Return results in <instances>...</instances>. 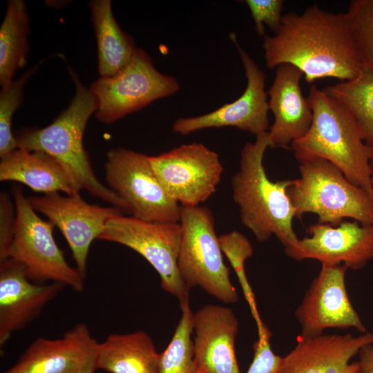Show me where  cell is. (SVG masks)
Returning <instances> with one entry per match:
<instances>
[{
    "label": "cell",
    "instance_id": "f546056e",
    "mask_svg": "<svg viewBox=\"0 0 373 373\" xmlns=\"http://www.w3.org/2000/svg\"><path fill=\"white\" fill-rule=\"evenodd\" d=\"M256 33L265 37V26L276 33L281 25L283 15V1L282 0H246Z\"/></svg>",
    "mask_w": 373,
    "mask_h": 373
},
{
    "label": "cell",
    "instance_id": "52a82bcc",
    "mask_svg": "<svg viewBox=\"0 0 373 373\" xmlns=\"http://www.w3.org/2000/svg\"><path fill=\"white\" fill-rule=\"evenodd\" d=\"M12 193L15 224L4 259L10 258L21 264L27 277L34 283L52 280L82 292L85 278L66 260L54 238V225L37 214L20 187H15Z\"/></svg>",
    "mask_w": 373,
    "mask_h": 373
},
{
    "label": "cell",
    "instance_id": "5b68a950",
    "mask_svg": "<svg viewBox=\"0 0 373 373\" xmlns=\"http://www.w3.org/2000/svg\"><path fill=\"white\" fill-rule=\"evenodd\" d=\"M299 163L300 178L292 180L287 189L296 218L312 213L319 223L332 226L346 218L373 224L372 196L350 182L337 166L317 157Z\"/></svg>",
    "mask_w": 373,
    "mask_h": 373
},
{
    "label": "cell",
    "instance_id": "83f0119b",
    "mask_svg": "<svg viewBox=\"0 0 373 373\" xmlns=\"http://www.w3.org/2000/svg\"><path fill=\"white\" fill-rule=\"evenodd\" d=\"M219 242L222 253L229 261L237 275L244 296L256 323L258 331H260L265 325L260 317L255 296L245 271V262L253 255V247L249 240L242 233L237 231H232L220 236Z\"/></svg>",
    "mask_w": 373,
    "mask_h": 373
},
{
    "label": "cell",
    "instance_id": "4316f807",
    "mask_svg": "<svg viewBox=\"0 0 373 373\" xmlns=\"http://www.w3.org/2000/svg\"><path fill=\"white\" fill-rule=\"evenodd\" d=\"M362 70L373 74V0H352L345 12Z\"/></svg>",
    "mask_w": 373,
    "mask_h": 373
},
{
    "label": "cell",
    "instance_id": "603a6c76",
    "mask_svg": "<svg viewBox=\"0 0 373 373\" xmlns=\"http://www.w3.org/2000/svg\"><path fill=\"white\" fill-rule=\"evenodd\" d=\"M88 6L96 38L99 76H113L126 66L137 48L132 37L117 23L111 1L92 0Z\"/></svg>",
    "mask_w": 373,
    "mask_h": 373
},
{
    "label": "cell",
    "instance_id": "ac0fdd59",
    "mask_svg": "<svg viewBox=\"0 0 373 373\" xmlns=\"http://www.w3.org/2000/svg\"><path fill=\"white\" fill-rule=\"evenodd\" d=\"M373 343V333L322 334L299 337L294 349L283 357L279 373H362L358 361L350 362L361 348Z\"/></svg>",
    "mask_w": 373,
    "mask_h": 373
},
{
    "label": "cell",
    "instance_id": "d6a6232c",
    "mask_svg": "<svg viewBox=\"0 0 373 373\" xmlns=\"http://www.w3.org/2000/svg\"><path fill=\"white\" fill-rule=\"evenodd\" d=\"M358 354L362 373H373V343L363 346Z\"/></svg>",
    "mask_w": 373,
    "mask_h": 373
},
{
    "label": "cell",
    "instance_id": "2e32d148",
    "mask_svg": "<svg viewBox=\"0 0 373 373\" xmlns=\"http://www.w3.org/2000/svg\"><path fill=\"white\" fill-rule=\"evenodd\" d=\"M63 287L55 282L34 283L17 261L10 258L0 260V346L36 318Z\"/></svg>",
    "mask_w": 373,
    "mask_h": 373
},
{
    "label": "cell",
    "instance_id": "9c48e42d",
    "mask_svg": "<svg viewBox=\"0 0 373 373\" xmlns=\"http://www.w3.org/2000/svg\"><path fill=\"white\" fill-rule=\"evenodd\" d=\"M106 180L134 218L153 222H179L180 205L156 177L149 156L131 149L109 151Z\"/></svg>",
    "mask_w": 373,
    "mask_h": 373
},
{
    "label": "cell",
    "instance_id": "e575fe53",
    "mask_svg": "<svg viewBox=\"0 0 373 373\" xmlns=\"http://www.w3.org/2000/svg\"><path fill=\"white\" fill-rule=\"evenodd\" d=\"M370 182L372 187V195L373 199V157L370 161Z\"/></svg>",
    "mask_w": 373,
    "mask_h": 373
},
{
    "label": "cell",
    "instance_id": "5bb4252c",
    "mask_svg": "<svg viewBox=\"0 0 373 373\" xmlns=\"http://www.w3.org/2000/svg\"><path fill=\"white\" fill-rule=\"evenodd\" d=\"M28 199L36 211L59 229L71 249L76 268L85 278L91 243L99 238L108 220L121 214L122 210L88 204L79 193L63 195L55 192Z\"/></svg>",
    "mask_w": 373,
    "mask_h": 373
},
{
    "label": "cell",
    "instance_id": "7c38bea8",
    "mask_svg": "<svg viewBox=\"0 0 373 373\" xmlns=\"http://www.w3.org/2000/svg\"><path fill=\"white\" fill-rule=\"evenodd\" d=\"M344 265L322 264L317 276L306 291L294 315L301 338L323 334L328 328H354L364 334L367 329L352 306L345 287Z\"/></svg>",
    "mask_w": 373,
    "mask_h": 373
},
{
    "label": "cell",
    "instance_id": "cb8c5ba5",
    "mask_svg": "<svg viewBox=\"0 0 373 373\" xmlns=\"http://www.w3.org/2000/svg\"><path fill=\"white\" fill-rule=\"evenodd\" d=\"M30 31L27 5L23 0H9L0 26V85L14 79L27 63Z\"/></svg>",
    "mask_w": 373,
    "mask_h": 373
},
{
    "label": "cell",
    "instance_id": "484cf974",
    "mask_svg": "<svg viewBox=\"0 0 373 373\" xmlns=\"http://www.w3.org/2000/svg\"><path fill=\"white\" fill-rule=\"evenodd\" d=\"M181 316L172 338L160 353L159 373H195L192 312L189 299L180 303Z\"/></svg>",
    "mask_w": 373,
    "mask_h": 373
},
{
    "label": "cell",
    "instance_id": "277c9868",
    "mask_svg": "<svg viewBox=\"0 0 373 373\" xmlns=\"http://www.w3.org/2000/svg\"><path fill=\"white\" fill-rule=\"evenodd\" d=\"M68 72L75 87L70 104L47 126L26 130L15 137L18 148L51 155L62 165L79 191L86 189L94 197L129 212L126 204L95 176L83 136L90 117L95 113L97 102L70 67Z\"/></svg>",
    "mask_w": 373,
    "mask_h": 373
},
{
    "label": "cell",
    "instance_id": "4fadbf2b",
    "mask_svg": "<svg viewBox=\"0 0 373 373\" xmlns=\"http://www.w3.org/2000/svg\"><path fill=\"white\" fill-rule=\"evenodd\" d=\"M230 38L236 46L245 69L247 86L235 101L218 108L191 117H181L172 125L175 133L186 135L210 128L232 126L256 136L267 132L269 104L265 87V73L240 46L235 34Z\"/></svg>",
    "mask_w": 373,
    "mask_h": 373
},
{
    "label": "cell",
    "instance_id": "d6986e66",
    "mask_svg": "<svg viewBox=\"0 0 373 373\" xmlns=\"http://www.w3.org/2000/svg\"><path fill=\"white\" fill-rule=\"evenodd\" d=\"M303 72L289 64L276 68L275 77L268 90L269 109L274 122L268 131L271 148H287L309 130L313 112L302 94L300 82Z\"/></svg>",
    "mask_w": 373,
    "mask_h": 373
},
{
    "label": "cell",
    "instance_id": "30bf717a",
    "mask_svg": "<svg viewBox=\"0 0 373 373\" xmlns=\"http://www.w3.org/2000/svg\"><path fill=\"white\" fill-rule=\"evenodd\" d=\"M181 238L179 222H153L117 214L111 218L98 239L121 244L144 258L160 277L161 287L179 303L189 299V289L177 265Z\"/></svg>",
    "mask_w": 373,
    "mask_h": 373
},
{
    "label": "cell",
    "instance_id": "ba28073f",
    "mask_svg": "<svg viewBox=\"0 0 373 373\" xmlns=\"http://www.w3.org/2000/svg\"><path fill=\"white\" fill-rule=\"evenodd\" d=\"M89 89L97 102L96 118L111 124L157 99L174 95L180 85L173 76L157 70L149 55L137 48L120 72L111 77H99Z\"/></svg>",
    "mask_w": 373,
    "mask_h": 373
},
{
    "label": "cell",
    "instance_id": "4dcf8cb0",
    "mask_svg": "<svg viewBox=\"0 0 373 373\" xmlns=\"http://www.w3.org/2000/svg\"><path fill=\"white\" fill-rule=\"evenodd\" d=\"M258 335V338L253 345V360L247 373H279L283 357L273 352L270 331L266 326Z\"/></svg>",
    "mask_w": 373,
    "mask_h": 373
},
{
    "label": "cell",
    "instance_id": "8992f818",
    "mask_svg": "<svg viewBox=\"0 0 373 373\" xmlns=\"http://www.w3.org/2000/svg\"><path fill=\"white\" fill-rule=\"evenodd\" d=\"M179 224L181 238L177 265L186 287H199L224 303H236L238 293L223 260L211 211L201 206H180Z\"/></svg>",
    "mask_w": 373,
    "mask_h": 373
},
{
    "label": "cell",
    "instance_id": "d4e9b609",
    "mask_svg": "<svg viewBox=\"0 0 373 373\" xmlns=\"http://www.w3.org/2000/svg\"><path fill=\"white\" fill-rule=\"evenodd\" d=\"M323 90L350 112L373 151V74L362 70L356 77L328 86Z\"/></svg>",
    "mask_w": 373,
    "mask_h": 373
},
{
    "label": "cell",
    "instance_id": "ffe728a7",
    "mask_svg": "<svg viewBox=\"0 0 373 373\" xmlns=\"http://www.w3.org/2000/svg\"><path fill=\"white\" fill-rule=\"evenodd\" d=\"M97 343L88 326L80 323L61 338H37L3 373H78L94 354Z\"/></svg>",
    "mask_w": 373,
    "mask_h": 373
},
{
    "label": "cell",
    "instance_id": "3957f363",
    "mask_svg": "<svg viewBox=\"0 0 373 373\" xmlns=\"http://www.w3.org/2000/svg\"><path fill=\"white\" fill-rule=\"evenodd\" d=\"M307 99L313 119L307 132L290 145L297 160H326L350 182L372 195L373 151L366 144L355 118L343 104L315 85L310 87Z\"/></svg>",
    "mask_w": 373,
    "mask_h": 373
},
{
    "label": "cell",
    "instance_id": "6da1fadb",
    "mask_svg": "<svg viewBox=\"0 0 373 373\" xmlns=\"http://www.w3.org/2000/svg\"><path fill=\"white\" fill-rule=\"evenodd\" d=\"M262 48L267 68L292 64L307 83L325 77L347 81L362 71L345 12H327L317 4L301 14H284L278 31L263 37Z\"/></svg>",
    "mask_w": 373,
    "mask_h": 373
},
{
    "label": "cell",
    "instance_id": "836d02e7",
    "mask_svg": "<svg viewBox=\"0 0 373 373\" xmlns=\"http://www.w3.org/2000/svg\"><path fill=\"white\" fill-rule=\"evenodd\" d=\"M94 354L88 358L78 373H94L96 369L95 355Z\"/></svg>",
    "mask_w": 373,
    "mask_h": 373
},
{
    "label": "cell",
    "instance_id": "7a4b0ae2",
    "mask_svg": "<svg viewBox=\"0 0 373 373\" xmlns=\"http://www.w3.org/2000/svg\"><path fill=\"white\" fill-rule=\"evenodd\" d=\"M269 147L268 131L244 145L239 169L231 180L232 197L242 224L258 242L275 236L286 249L298 240L292 227L296 211L287 195L291 180L272 181L268 178L263 160Z\"/></svg>",
    "mask_w": 373,
    "mask_h": 373
},
{
    "label": "cell",
    "instance_id": "44dd1931",
    "mask_svg": "<svg viewBox=\"0 0 373 373\" xmlns=\"http://www.w3.org/2000/svg\"><path fill=\"white\" fill-rule=\"evenodd\" d=\"M0 180L21 182L44 194L64 192L79 193L62 165L51 155L39 151L17 148L1 158Z\"/></svg>",
    "mask_w": 373,
    "mask_h": 373
},
{
    "label": "cell",
    "instance_id": "8fae6325",
    "mask_svg": "<svg viewBox=\"0 0 373 373\" xmlns=\"http://www.w3.org/2000/svg\"><path fill=\"white\" fill-rule=\"evenodd\" d=\"M153 171L180 206L195 207L217 189L224 171L218 155L201 143L184 144L149 156Z\"/></svg>",
    "mask_w": 373,
    "mask_h": 373
},
{
    "label": "cell",
    "instance_id": "1f68e13d",
    "mask_svg": "<svg viewBox=\"0 0 373 373\" xmlns=\"http://www.w3.org/2000/svg\"><path fill=\"white\" fill-rule=\"evenodd\" d=\"M15 209L9 195L6 193H1L0 196V260L6 258L12 239L16 216Z\"/></svg>",
    "mask_w": 373,
    "mask_h": 373
},
{
    "label": "cell",
    "instance_id": "f1b7e54d",
    "mask_svg": "<svg viewBox=\"0 0 373 373\" xmlns=\"http://www.w3.org/2000/svg\"><path fill=\"white\" fill-rule=\"evenodd\" d=\"M38 65H35L23 73L18 79H13L1 86L0 91V157L2 158L18 148L17 140L12 132V120L15 111L23 102L25 84L36 72Z\"/></svg>",
    "mask_w": 373,
    "mask_h": 373
},
{
    "label": "cell",
    "instance_id": "9a60e30c",
    "mask_svg": "<svg viewBox=\"0 0 373 373\" xmlns=\"http://www.w3.org/2000/svg\"><path fill=\"white\" fill-rule=\"evenodd\" d=\"M309 236L285 249L297 261L317 260L322 264L344 265L359 270L373 260V224L343 221L337 226L316 223L308 228Z\"/></svg>",
    "mask_w": 373,
    "mask_h": 373
},
{
    "label": "cell",
    "instance_id": "e0dca14e",
    "mask_svg": "<svg viewBox=\"0 0 373 373\" xmlns=\"http://www.w3.org/2000/svg\"><path fill=\"white\" fill-rule=\"evenodd\" d=\"M195 373H240L236 354L239 324L233 310L207 304L193 313Z\"/></svg>",
    "mask_w": 373,
    "mask_h": 373
},
{
    "label": "cell",
    "instance_id": "7402d4cb",
    "mask_svg": "<svg viewBox=\"0 0 373 373\" xmlns=\"http://www.w3.org/2000/svg\"><path fill=\"white\" fill-rule=\"evenodd\" d=\"M95 355L96 369L108 373H159L160 353L142 330L108 336Z\"/></svg>",
    "mask_w": 373,
    "mask_h": 373
}]
</instances>
